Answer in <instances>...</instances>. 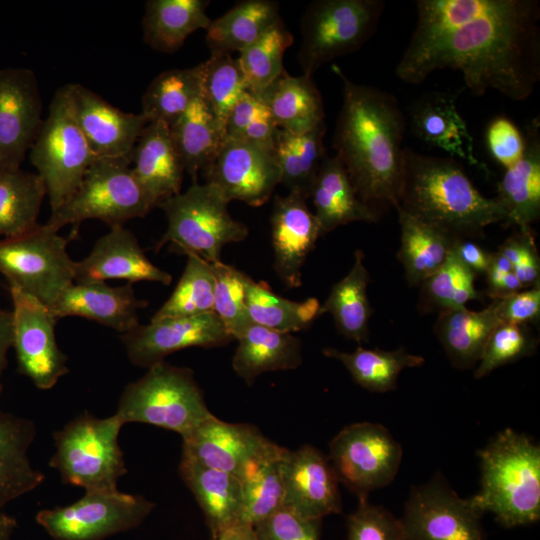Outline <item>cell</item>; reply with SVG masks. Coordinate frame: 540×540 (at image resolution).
Segmentation results:
<instances>
[{
  "mask_svg": "<svg viewBox=\"0 0 540 540\" xmlns=\"http://www.w3.org/2000/svg\"><path fill=\"white\" fill-rule=\"evenodd\" d=\"M462 73L475 95L489 89L528 98L540 80V6L536 0H486L459 26L416 46L408 45L395 73L411 84L440 69Z\"/></svg>",
  "mask_w": 540,
  "mask_h": 540,
  "instance_id": "obj_1",
  "label": "cell"
},
{
  "mask_svg": "<svg viewBox=\"0 0 540 540\" xmlns=\"http://www.w3.org/2000/svg\"><path fill=\"white\" fill-rule=\"evenodd\" d=\"M343 103L333 148L359 199L377 212L394 206L400 191L405 119L396 98L378 88L356 84L339 66Z\"/></svg>",
  "mask_w": 540,
  "mask_h": 540,
  "instance_id": "obj_2",
  "label": "cell"
},
{
  "mask_svg": "<svg viewBox=\"0 0 540 540\" xmlns=\"http://www.w3.org/2000/svg\"><path fill=\"white\" fill-rule=\"evenodd\" d=\"M398 206L453 240L482 237L506 222L494 198L482 195L453 157L423 155L404 148Z\"/></svg>",
  "mask_w": 540,
  "mask_h": 540,
  "instance_id": "obj_3",
  "label": "cell"
},
{
  "mask_svg": "<svg viewBox=\"0 0 540 540\" xmlns=\"http://www.w3.org/2000/svg\"><path fill=\"white\" fill-rule=\"evenodd\" d=\"M480 489L470 497L482 513L505 528L540 519V447L527 435L506 428L478 452Z\"/></svg>",
  "mask_w": 540,
  "mask_h": 540,
  "instance_id": "obj_4",
  "label": "cell"
},
{
  "mask_svg": "<svg viewBox=\"0 0 540 540\" xmlns=\"http://www.w3.org/2000/svg\"><path fill=\"white\" fill-rule=\"evenodd\" d=\"M115 415L123 425L145 423L183 437L214 414L192 370L162 361L126 385Z\"/></svg>",
  "mask_w": 540,
  "mask_h": 540,
  "instance_id": "obj_5",
  "label": "cell"
},
{
  "mask_svg": "<svg viewBox=\"0 0 540 540\" xmlns=\"http://www.w3.org/2000/svg\"><path fill=\"white\" fill-rule=\"evenodd\" d=\"M228 203L207 182L193 183L185 192L160 202L157 207L164 211L168 226L155 252L170 244L176 253L196 255L209 263L221 261L224 246L248 236L247 226L230 215Z\"/></svg>",
  "mask_w": 540,
  "mask_h": 540,
  "instance_id": "obj_6",
  "label": "cell"
},
{
  "mask_svg": "<svg viewBox=\"0 0 540 540\" xmlns=\"http://www.w3.org/2000/svg\"><path fill=\"white\" fill-rule=\"evenodd\" d=\"M122 426L115 414L106 418L79 415L54 433L50 467L64 482L85 492L118 490V481L127 472L118 441Z\"/></svg>",
  "mask_w": 540,
  "mask_h": 540,
  "instance_id": "obj_7",
  "label": "cell"
},
{
  "mask_svg": "<svg viewBox=\"0 0 540 540\" xmlns=\"http://www.w3.org/2000/svg\"><path fill=\"white\" fill-rule=\"evenodd\" d=\"M155 205L142 189L131 168V158H96L80 185L46 223L59 231L67 224L98 219L110 227L146 216Z\"/></svg>",
  "mask_w": 540,
  "mask_h": 540,
  "instance_id": "obj_8",
  "label": "cell"
},
{
  "mask_svg": "<svg viewBox=\"0 0 540 540\" xmlns=\"http://www.w3.org/2000/svg\"><path fill=\"white\" fill-rule=\"evenodd\" d=\"M382 0H315L300 24L298 61L312 76L325 63L358 50L375 33L384 12Z\"/></svg>",
  "mask_w": 540,
  "mask_h": 540,
  "instance_id": "obj_9",
  "label": "cell"
},
{
  "mask_svg": "<svg viewBox=\"0 0 540 540\" xmlns=\"http://www.w3.org/2000/svg\"><path fill=\"white\" fill-rule=\"evenodd\" d=\"M29 151L53 212L74 193L96 159L73 115L67 85L54 94Z\"/></svg>",
  "mask_w": 540,
  "mask_h": 540,
  "instance_id": "obj_10",
  "label": "cell"
},
{
  "mask_svg": "<svg viewBox=\"0 0 540 540\" xmlns=\"http://www.w3.org/2000/svg\"><path fill=\"white\" fill-rule=\"evenodd\" d=\"M69 239L47 224L0 240V273L10 287L33 296L48 307L74 283L75 261L67 251Z\"/></svg>",
  "mask_w": 540,
  "mask_h": 540,
  "instance_id": "obj_11",
  "label": "cell"
},
{
  "mask_svg": "<svg viewBox=\"0 0 540 540\" xmlns=\"http://www.w3.org/2000/svg\"><path fill=\"white\" fill-rule=\"evenodd\" d=\"M154 507L140 495L92 491L70 505L41 510L36 521L54 540H103L138 527Z\"/></svg>",
  "mask_w": 540,
  "mask_h": 540,
  "instance_id": "obj_12",
  "label": "cell"
},
{
  "mask_svg": "<svg viewBox=\"0 0 540 540\" xmlns=\"http://www.w3.org/2000/svg\"><path fill=\"white\" fill-rule=\"evenodd\" d=\"M329 460L339 482L359 499L389 485L402 460V447L381 424L357 422L341 429L329 444Z\"/></svg>",
  "mask_w": 540,
  "mask_h": 540,
  "instance_id": "obj_13",
  "label": "cell"
},
{
  "mask_svg": "<svg viewBox=\"0 0 540 540\" xmlns=\"http://www.w3.org/2000/svg\"><path fill=\"white\" fill-rule=\"evenodd\" d=\"M285 451L255 426L225 422L215 415L182 437L183 456L230 473L240 481Z\"/></svg>",
  "mask_w": 540,
  "mask_h": 540,
  "instance_id": "obj_14",
  "label": "cell"
},
{
  "mask_svg": "<svg viewBox=\"0 0 540 540\" xmlns=\"http://www.w3.org/2000/svg\"><path fill=\"white\" fill-rule=\"evenodd\" d=\"M482 515L437 474L413 488L400 521L408 540H485Z\"/></svg>",
  "mask_w": 540,
  "mask_h": 540,
  "instance_id": "obj_15",
  "label": "cell"
},
{
  "mask_svg": "<svg viewBox=\"0 0 540 540\" xmlns=\"http://www.w3.org/2000/svg\"><path fill=\"white\" fill-rule=\"evenodd\" d=\"M12 298L13 348L18 369L42 390L55 386L69 372L67 356L60 350L50 307L19 289L10 287Z\"/></svg>",
  "mask_w": 540,
  "mask_h": 540,
  "instance_id": "obj_16",
  "label": "cell"
},
{
  "mask_svg": "<svg viewBox=\"0 0 540 540\" xmlns=\"http://www.w3.org/2000/svg\"><path fill=\"white\" fill-rule=\"evenodd\" d=\"M205 171L227 201L252 207L265 204L282 178L275 149L228 137Z\"/></svg>",
  "mask_w": 540,
  "mask_h": 540,
  "instance_id": "obj_17",
  "label": "cell"
},
{
  "mask_svg": "<svg viewBox=\"0 0 540 540\" xmlns=\"http://www.w3.org/2000/svg\"><path fill=\"white\" fill-rule=\"evenodd\" d=\"M121 340L129 360L148 369L176 351L190 347H220L234 339L218 316L210 312L138 324L121 334Z\"/></svg>",
  "mask_w": 540,
  "mask_h": 540,
  "instance_id": "obj_18",
  "label": "cell"
},
{
  "mask_svg": "<svg viewBox=\"0 0 540 540\" xmlns=\"http://www.w3.org/2000/svg\"><path fill=\"white\" fill-rule=\"evenodd\" d=\"M35 73L0 69V171L20 168L43 122Z\"/></svg>",
  "mask_w": 540,
  "mask_h": 540,
  "instance_id": "obj_19",
  "label": "cell"
},
{
  "mask_svg": "<svg viewBox=\"0 0 540 540\" xmlns=\"http://www.w3.org/2000/svg\"><path fill=\"white\" fill-rule=\"evenodd\" d=\"M280 466L283 506L316 520L341 511L338 477L320 450L311 445L286 450Z\"/></svg>",
  "mask_w": 540,
  "mask_h": 540,
  "instance_id": "obj_20",
  "label": "cell"
},
{
  "mask_svg": "<svg viewBox=\"0 0 540 540\" xmlns=\"http://www.w3.org/2000/svg\"><path fill=\"white\" fill-rule=\"evenodd\" d=\"M66 85L75 120L95 157L131 158L147 119L121 111L80 84Z\"/></svg>",
  "mask_w": 540,
  "mask_h": 540,
  "instance_id": "obj_21",
  "label": "cell"
},
{
  "mask_svg": "<svg viewBox=\"0 0 540 540\" xmlns=\"http://www.w3.org/2000/svg\"><path fill=\"white\" fill-rule=\"evenodd\" d=\"M270 223L274 270L287 288H298L306 258L322 236L320 224L306 199L293 192L275 197Z\"/></svg>",
  "mask_w": 540,
  "mask_h": 540,
  "instance_id": "obj_22",
  "label": "cell"
},
{
  "mask_svg": "<svg viewBox=\"0 0 540 540\" xmlns=\"http://www.w3.org/2000/svg\"><path fill=\"white\" fill-rule=\"evenodd\" d=\"M126 280L158 282L169 285L172 276L155 266L145 255L135 235L124 227L115 225L101 236L91 252L75 261L74 283Z\"/></svg>",
  "mask_w": 540,
  "mask_h": 540,
  "instance_id": "obj_23",
  "label": "cell"
},
{
  "mask_svg": "<svg viewBox=\"0 0 540 540\" xmlns=\"http://www.w3.org/2000/svg\"><path fill=\"white\" fill-rule=\"evenodd\" d=\"M147 305V300L136 297L132 283L112 287L98 281L71 284L50 309L57 319L82 317L124 334L139 324L138 310Z\"/></svg>",
  "mask_w": 540,
  "mask_h": 540,
  "instance_id": "obj_24",
  "label": "cell"
},
{
  "mask_svg": "<svg viewBox=\"0 0 540 540\" xmlns=\"http://www.w3.org/2000/svg\"><path fill=\"white\" fill-rule=\"evenodd\" d=\"M130 157L133 175L155 207L180 193L185 170L168 124L149 122Z\"/></svg>",
  "mask_w": 540,
  "mask_h": 540,
  "instance_id": "obj_25",
  "label": "cell"
},
{
  "mask_svg": "<svg viewBox=\"0 0 540 540\" xmlns=\"http://www.w3.org/2000/svg\"><path fill=\"white\" fill-rule=\"evenodd\" d=\"M521 159L505 173L494 197L505 214L507 224L520 231L531 230L540 216V122L534 118L524 134Z\"/></svg>",
  "mask_w": 540,
  "mask_h": 540,
  "instance_id": "obj_26",
  "label": "cell"
},
{
  "mask_svg": "<svg viewBox=\"0 0 540 540\" xmlns=\"http://www.w3.org/2000/svg\"><path fill=\"white\" fill-rule=\"evenodd\" d=\"M410 119L412 130L421 141L438 147L453 158L479 166L474 139L453 96L437 91L423 95L411 106Z\"/></svg>",
  "mask_w": 540,
  "mask_h": 540,
  "instance_id": "obj_27",
  "label": "cell"
},
{
  "mask_svg": "<svg viewBox=\"0 0 540 540\" xmlns=\"http://www.w3.org/2000/svg\"><path fill=\"white\" fill-rule=\"evenodd\" d=\"M179 473L203 511L212 539L237 525L242 504L241 481L234 475L181 456Z\"/></svg>",
  "mask_w": 540,
  "mask_h": 540,
  "instance_id": "obj_28",
  "label": "cell"
},
{
  "mask_svg": "<svg viewBox=\"0 0 540 540\" xmlns=\"http://www.w3.org/2000/svg\"><path fill=\"white\" fill-rule=\"evenodd\" d=\"M232 368L247 384L273 371L291 370L302 363V344L292 333L251 323L236 338Z\"/></svg>",
  "mask_w": 540,
  "mask_h": 540,
  "instance_id": "obj_29",
  "label": "cell"
},
{
  "mask_svg": "<svg viewBox=\"0 0 540 540\" xmlns=\"http://www.w3.org/2000/svg\"><path fill=\"white\" fill-rule=\"evenodd\" d=\"M310 197L322 236L351 222H376L379 219V214L359 199L336 155H326L323 159Z\"/></svg>",
  "mask_w": 540,
  "mask_h": 540,
  "instance_id": "obj_30",
  "label": "cell"
},
{
  "mask_svg": "<svg viewBox=\"0 0 540 540\" xmlns=\"http://www.w3.org/2000/svg\"><path fill=\"white\" fill-rule=\"evenodd\" d=\"M502 324L497 302L480 311L466 307L439 312L434 332L451 364L459 369L477 365L493 331Z\"/></svg>",
  "mask_w": 540,
  "mask_h": 540,
  "instance_id": "obj_31",
  "label": "cell"
},
{
  "mask_svg": "<svg viewBox=\"0 0 540 540\" xmlns=\"http://www.w3.org/2000/svg\"><path fill=\"white\" fill-rule=\"evenodd\" d=\"M35 437L32 421L0 412V509L45 480V475L32 466L28 454Z\"/></svg>",
  "mask_w": 540,
  "mask_h": 540,
  "instance_id": "obj_32",
  "label": "cell"
},
{
  "mask_svg": "<svg viewBox=\"0 0 540 540\" xmlns=\"http://www.w3.org/2000/svg\"><path fill=\"white\" fill-rule=\"evenodd\" d=\"M276 126L300 135L325 122L322 96L311 76L284 71L261 95Z\"/></svg>",
  "mask_w": 540,
  "mask_h": 540,
  "instance_id": "obj_33",
  "label": "cell"
},
{
  "mask_svg": "<svg viewBox=\"0 0 540 540\" xmlns=\"http://www.w3.org/2000/svg\"><path fill=\"white\" fill-rule=\"evenodd\" d=\"M170 135L178 156L193 183L201 170L215 159L225 138L223 126L203 101L194 100L170 126Z\"/></svg>",
  "mask_w": 540,
  "mask_h": 540,
  "instance_id": "obj_34",
  "label": "cell"
},
{
  "mask_svg": "<svg viewBox=\"0 0 540 540\" xmlns=\"http://www.w3.org/2000/svg\"><path fill=\"white\" fill-rule=\"evenodd\" d=\"M208 0H149L142 21L143 39L152 49L173 53L188 36L207 29L212 19L207 15Z\"/></svg>",
  "mask_w": 540,
  "mask_h": 540,
  "instance_id": "obj_35",
  "label": "cell"
},
{
  "mask_svg": "<svg viewBox=\"0 0 540 540\" xmlns=\"http://www.w3.org/2000/svg\"><path fill=\"white\" fill-rule=\"evenodd\" d=\"M281 19L279 4L270 0H244L206 29L211 55L241 53Z\"/></svg>",
  "mask_w": 540,
  "mask_h": 540,
  "instance_id": "obj_36",
  "label": "cell"
},
{
  "mask_svg": "<svg viewBox=\"0 0 540 540\" xmlns=\"http://www.w3.org/2000/svg\"><path fill=\"white\" fill-rule=\"evenodd\" d=\"M363 260V252L356 250L353 266L333 285L319 310V316L330 313L338 331L358 344L368 340L372 314L367 295L370 276Z\"/></svg>",
  "mask_w": 540,
  "mask_h": 540,
  "instance_id": "obj_37",
  "label": "cell"
},
{
  "mask_svg": "<svg viewBox=\"0 0 540 540\" xmlns=\"http://www.w3.org/2000/svg\"><path fill=\"white\" fill-rule=\"evenodd\" d=\"M400 225L398 259L409 285H421L448 258L455 240L436 228L394 207Z\"/></svg>",
  "mask_w": 540,
  "mask_h": 540,
  "instance_id": "obj_38",
  "label": "cell"
},
{
  "mask_svg": "<svg viewBox=\"0 0 540 540\" xmlns=\"http://www.w3.org/2000/svg\"><path fill=\"white\" fill-rule=\"evenodd\" d=\"M323 354L340 361L358 385L376 393L395 390L402 370L421 366L425 362L422 356L412 354L404 347L386 351L358 346L352 352L324 348Z\"/></svg>",
  "mask_w": 540,
  "mask_h": 540,
  "instance_id": "obj_39",
  "label": "cell"
},
{
  "mask_svg": "<svg viewBox=\"0 0 540 540\" xmlns=\"http://www.w3.org/2000/svg\"><path fill=\"white\" fill-rule=\"evenodd\" d=\"M46 195L45 183L37 173L20 168L0 171V240L32 230Z\"/></svg>",
  "mask_w": 540,
  "mask_h": 540,
  "instance_id": "obj_40",
  "label": "cell"
},
{
  "mask_svg": "<svg viewBox=\"0 0 540 540\" xmlns=\"http://www.w3.org/2000/svg\"><path fill=\"white\" fill-rule=\"evenodd\" d=\"M245 302L251 320L259 325L285 333L309 328L319 316L320 302L310 297L293 301L275 293L265 282L250 276L246 281Z\"/></svg>",
  "mask_w": 540,
  "mask_h": 540,
  "instance_id": "obj_41",
  "label": "cell"
},
{
  "mask_svg": "<svg viewBox=\"0 0 540 540\" xmlns=\"http://www.w3.org/2000/svg\"><path fill=\"white\" fill-rule=\"evenodd\" d=\"M202 78V63L160 73L143 94L141 114L148 123L162 121L170 126L194 100L202 97Z\"/></svg>",
  "mask_w": 540,
  "mask_h": 540,
  "instance_id": "obj_42",
  "label": "cell"
},
{
  "mask_svg": "<svg viewBox=\"0 0 540 540\" xmlns=\"http://www.w3.org/2000/svg\"><path fill=\"white\" fill-rule=\"evenodd\" d=\"M293 44V35L282 19L256 42L243 50L238 59L247 91L261 95L285 71L284 53Z\"/></svg>",
  "mask_w": 540,
  "mask_h": 540,
  "instance_id": "obj_43",
  "label": "cell"
},
{
  "mask_svg": "<svg viewBox=\"0 0 540 540\" xmlns=\"http://www.w3.org/2000/svg\"><path fill=\"white\" fill-rule=\"evenodd\" d=\"M214 284L211 263L199 256L188 255L175 289L151 321L214 312Z\"/></svg>",
  "mask_w": 540,
  "mask_h": 540,
  "instance_id": "obj_44",
  "label": "cell"
},
{
  "mask_svg": "<svg viewBox=\"0 0 540 540\" xmlns=\"http://www.w3.org/2000/svg\"><path fill=\"white\" fill-rule=\"evenodd\" d=\"M475 277L451 250L444 264L420 285L419 310L440 312L482 299V293L475 288Z\"/></svg>",
  "mask_w": 540,
  "mask_h": 540,
  "instance_id": "obj_45",
  "label": "cell"
},
{
  "mask_svg": "<svg viewBox=\"0 0 540 540\" xmlns=\"http://www.w3.org/2000/svg\"><path fill=\"white\" fill-rule=\"evenodd\" d=\"M202 64V99L225 129L230 110L247 91L243 72L230 54L211 55Z\"/></svg>",
  "mask_w": 540,
  "mask_h": 540,
  "instance_id": "obj_46",
  "label": "cell"
},
{
  "mask_svg": "<svg viewBox=\"0 0 540 540\" xmlns=\"http://www.w3.org/2000/svg\"><path fill=\"white\" fill-rule=\"evenodd\" d=\"M283 455L261 464L241 480L242 504L238 524L254 527L283 506L280 466Z\"/></svg>",
  "mask_w": 540,
  "mask_h": 540,
  "instance_id": "obj_47",
  "label": "cell"
},
{
  "mask_svg": "<svg viewBox=\"0 0 540 540\" xmlns=\"http://www.w3.org/2000/svg\"><path fill=\"white\" fill-rule=\"evenodd\" d=\"M211 267L215 278L213 311L235 340L253 323L245 302L248 275L222 261L211 263Z\"/></svg>",
  "mask_w": 540,
  "mask_h": 540,
  "instance_id": "obj_48",
  "label": "cell"
},
{
  "mask_svg": "<svg viewBox=\"0 0 540 540\" xmlns=\"http://www.w3.org/2000/svg\"><path fill=\"white\" fill-rule=\"evenodd\" d=\"M537 340L526 325L502 323L491 334L477 363L474 377L481 379L495 369L533 354Z\"/></svg>",
  "mask_w": 540,
  "mask_h": 540,
  "instance_id": "obj_49",
  "label": "cell"
},
{
  "mask_svg": "<svg viewBox=\"0 0 540 540\" xmlns=\"http://www.w3.org/2000/svg\"><path fill=\"white\" fill-rule=\"evenodd\" d=\"M347 540H408L400 519L368 499L347 518Z\"/></svg>",
  "mask_w": 540,
  "mask_h": 540,
  "instance_id": "obj_50",
  "label": "cell"
},
{
  "mask_svg": "<svg viewBox=\"0 0 540 540\" xmlns=\"http://www.w3.org/2000/svg\"><path fill=\"white\" fill-rule=\"evenodd\" d=\"M253 529L257 540H320L321 520L303 517L282 506Z\"/></svg>",
  "mask_w": 540,
  "mask_h": 540,
  "instance_id": "obj_51",
  "label": "cell"
},
{
  "mask_svg": "<svg viewBox=\"0 0 540 540\" xmlns=\"http://www.w3.org/2000/svg\"><path fill=\"white\" fill-rule=\"evenodd\" d=\"M498 251L511 263L513 273L524 288L539 283L540 259L531 230L509 237Z\"/></svg>",
  "mask_w": 540,
  "mask_h": 540,
  "instance_id": "obj_52",
  "label": "cell"
},
{
  "mask_svg": "<svg viewBox=\"0 0 540 540\" xmlns=\"http://www.w3.org/2000/svg\"><path fill=\"white\" fill-rule=\"evenodd\" d=\"M490 154L504 169L515 165L524 152V135L517 126L504 116L493 119L486 131Z\"/></svg>",
  "mask_w": 540,
  "mask_h": 540,
  "instance_id": "obj_53",
  "label": "cell"
},
{
  "mask_svg": "<svg viewBox=\"0 0 540 540\" xmlns=\"http://www.w3.org/2000/svg\"><path fill=\"white\" fill-rule=\"evenodd\" d=\"M275 153L281 170V183L289 192L297 193L305 199L310 197L313 182L305 173L291 133L277 129Z\"/></svg>",
  "mask_w": 540,
  "mask_h": 540,
  "instance_id": "obj_54",
  "label": "cell"
},
{
  "mask_svg": "<svg viewBox=\"0 0 540 540\" xmlns=\"http://www.w3.org/2000/svg\"><path fill=\"white\" fill-rule=\"evenodd\" d=\"M502 323L527 325L539 319V283L501 298H495Z\"/></svg>",
  "mask_w": 540,
  "mask_h": 540,
  "instance_id": "obj_55",
  "label": "cell"
},
{
  "mask_svg": "<svg viewBox=\"0 0 540 540\" xmlns=\"http://www.w3.org/2000/svg\"><path fill=\"white\" fill-rule=\"evenodd\" d=\"M266 109L259 96L245 91L228 114L225 123L226 137L239 138L244 129Z\"/></svg>",
  "mask_w": 540,
  "mask_h": 540,
  "instance_id": "obj_56",
  "label": "cell"
},
{
  "mask_svg": "<svg viewBox=\"0 0 540 540\" xmlns=\"http://www.w3.org/2000/svg\"><path fill=\"white\" fill-rule=\"evenodd\" d=\"M277 129L278 127L274 123L268 109H266L244 129L237 139L268 149H275Z\"/></svg>",
  "mask_w": 540,
  "mask_h": 540,
  "instance_id": "obj_57",
  "label": "cell"
},
{
  "mask_svg": "<svg viewBox=\"0 0 540 540\" xmlns=\"http://www.w3.org/2000/svg\"><path fill=\"white\" fill-rule=\"evenodd\" d=\"M452 251L476 275L486 274L490 264L491 253L486 252L477 243L469 239L455 240Z\"/></svg>",
  "mask_w": 540,
  "mask_h": 540,
  "instance_id": "obj_58",
  "label": "cell"
},
{
  "mask_svg": "<svg viewBox=\"0 0 540 540\" xmlns=\"http://www.w3.org/2000/svg\"><path fill=\"white\" fill-rule=\"evenodd\" d=\"M485 275L488 285L487 293L491 299L501 298L524 289L513 271L502 273L488 269Z\"/></svg>",
  "mask_w": 540,
  "mask_h": 540,
  "instance_id": "obj_59",
  "label": "cell"
},
{
  "mask_svg": "<svg viewBox=\"0 0 540 540\" xmlns=\"http://www.w3.org/2000/svg\"><path fill=\"white\" fill-rule=\"evenodd\" d=\"M13 346L12 313L0 308V376L7 367V353Z\"/></svg>",
  "mask_w": 540,
  "mask_h": 540,
  "instance_id": "obj_60",
  "label": "cell"
},
{
  "mask_svg": "<svg viewBox=\"0 0 540 540\" xmlns=\"http://www.w3.org/2000/svg\"><path fill=\"white\" fill-rule=\"evenodd\" d=\"M213 540H257L252 526L237 524L221 532Z\"/></svg>",
  "mask_w": 540,
  "mask_h": 540,
  "instance_id": "obj_61",
  "label": "cell"
},
{
  "mask_svg": "<svg viewBox=\"0 0 540 540\" xmlns=\"http://www.w3.org/2000/svg\"><path fill=\"white\" fill-rule=\"evenodd\" d=\"M16 528L15 517L0 512V540H11Z\"/></svg>",
  "mask_w": 540,
  "mask_h": 540,
  "instance_id": "obj_62",
  "label": "cell"
},
{
  "mask_svg": "<svg viewBox=\"0 0 540 540\" xmlns=\"http://www.w3.org/2000/svg\"><path fill=\"white\" fill-rule=\"evenodd\" d=\"M2 390H3V387H2V385L0 384V396H1V394H2Z\"/></svg>",
  "mask_w": 540,
  "mask_h": 540,
  "instance_id": "obj_63",
  "label": "cell"
}]
</instances>
